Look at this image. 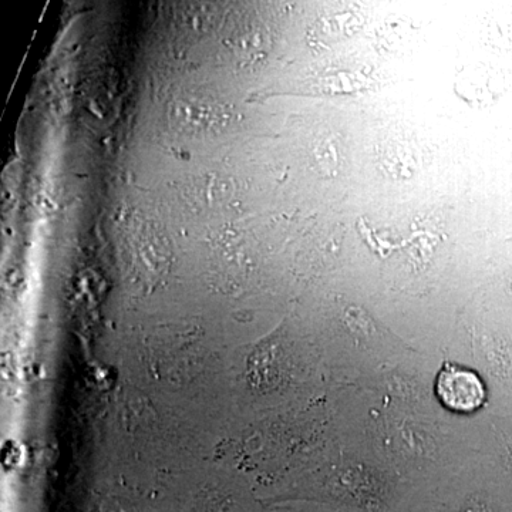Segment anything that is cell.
<instances>
[{"label":"cell","mask_w":512,"mask_h":512,"mask_svg":"<svg viewBox=\"0 0 512 512\" xmlns=\"http://www.w3.org/2000/svg\"><path fill=\"white\" fill-rule=\"evenodd\" d=\"M441 402L456 412H474L485 402L484 384L470 370L447 363L437 380Z\"/></svg>","instance_id":"obj_1"}]
</instances>
